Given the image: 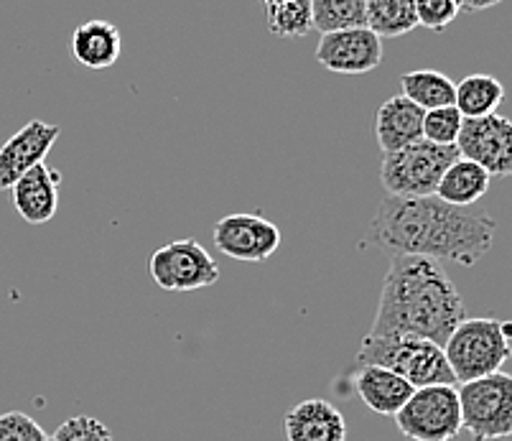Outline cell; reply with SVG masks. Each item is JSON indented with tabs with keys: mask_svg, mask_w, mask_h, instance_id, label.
Listing matches in <instances>:
<instances>
[{
	"mask_svg": "<svg viewBox=\"0 0 512 441\" xmlns=\"http://www.w3.org/2000/svg\"><path fill=\"white\" fill-rule=\"evenodd\" d=\"M497 222L487 210L456 207L431 197H385L367 227V245L395 255H421L472 268L495 243Z\"/></svg>",
	"mask_w": 512,
	"mask_h": 441,
	"instance_id": "1",
	"label": "cell"
},
{
	"mask_svg": "<svg viewBox=\"0 0 512 441\" xmlns=\"http://www.w3.org/2000/svg\"><path fill=\"white\" fill-rule=\"evenodd\" d=\"M464 317L462 296L439 261L421 255H395L385 273L370 334L421 337L444 347Z\"/></svg>",
	"mask_w": 512,
	"mask_h": 441,
	"instance_id": "2",
	"label": "cell"
},
{
	"mask_svg": "<svg viewBox=\"0 0 512 441\" xmlns=\"http://www.w3.org/2000/svg\"><path fill=\"white\" fill-rule=\"evenodd\" d=\"M365 365L390 370L406 383H411L413 388L456 383L444 350L434 342L421 340V337H375V334H367L360 350H357L352 370L365 368Z\"/></svg>",
	"mask_w": 512,
	"mask_h": 441,
	"instance_id": "3",
	"label": "cell"
},
{
	"mask_svg": "<svg viewBox=\"0 0 512 441\" xmlns=\"http://www.w3.org/2000/svg\"><path fill=\"white\" fill-rule=\"evenodd\" d=\"M510 322L492 317H464L444 342V357L456 383L484 378L510 360Z\"/></svg>",
	"mask_w": 512,
	"mask_h": 441,
	"instance_id": "4",
	"label": "cell"
},
{
	"mask_svg": "<svg viewBox=\"0 0 512 441\" xmlns=\"http://www.w3.org/2000/svg\"><path fill=\"white\" fill-rule=\"evenodd\" d=\"M456 159V146H436L421 138L400 151L385 153L380 181L390 197H431L436 194L444 171Z\"/></svg>",
	"mask_w": 512,
	"mask_h": 441,
	"instance_id": "5",
	"label": "cell"
},
{
	"mask_svg": "<svg viewBox=\"0 0 512 441\" xmlns=\"http://www.w3.org/2000/svg\"><path fill=\"white\" fill-rule=\"evenodd\" d=\"M462 429L472 441H497L512 436V378L502 370L474 378L456 388Z\"/></svg>",
	"mask_w": 512,
	"mask_h": 441,
	"instance_id": "6",
	"label": "cell"
},
{
	"mask_svg": "<svg viewBox=\"0 0 512 441\" xmlns=\"http://www.w3.org/2000/svg\"><path fill=\"white\" fill-rule=\"evenodd\" d=\"M408 441H454L462 434L456 385H423L393 416Z\"/></svg>",
	"mask_w": 512,
	"mask_h": 441,
	"instance_id": "7",
	"label": "cell"
},
{
	"mask_svg": "<svg viewBox=\"0 0 512 441\" xmlns=\"http://www.w3.org/2000/svg\"><path fill=\"white\" fill-rule=\"evenodd\" d=\"M148 271L158 289L184 294V291L209 289L220 281V266L204 245L181 238L158 248L148 261Z\"/></svg>",
	"mask_w": 512,
	"mask_h": 441,
	"instance_id": "8",
	"label": "cell"
},
{
	"mask_svg": "<svg viewBox=\"0 0 512 441\" xmlns=\"http://www.w3.org/2000/svg\"><path fill=\"white\" fill-rule=\"evenodd\" d=\"M454 146L462 159L482 166L490 176L505 179L512 174V123L505 115L464 118Z\"/></svg>",
	"mask_w": 512,
	"mask_h": 441,
	"instance_id": "9",
	"label": "cell"
},
{
	"mask_svg": "<svg viewBox=\"0 0 512 441\" xmlns=\"http://www.w3.org/2000/svg\"><path fill=\"white\" fill-rule=\"evenodd\" d=\"M212 240L217 250L232 261L263 263L281 248V230L265 217L237 212L214 222Z\"/></svg>",
	"mask_w": 512,
	"mask_h": 441,
	"instance_id": "10",
	"label": "cell"
},
{
	"mask_svg": "<svg viewBox=\"0 0 512 441\" xmlns=\"http://www.w3.org/2000/svg\"><path fill=\"white\" fill-rule=\"evenodd\" d=\"M316 62L334 74H370L383 62V39L367 26L321 34Z\"/></svg>",
	"mask_w": 512,
	"mask_h": 441,
	"instance_id": "11",
	"label": "cell"
},
{
	"mask_svg": "<svg viewBox=\"0 0 512 441\" xmlns=\"http://www.w3.org/2000/svg\"><path fill=\"white\" fill-rule=\"evenodd\" d=\"M62 128L44 120H31L0 146V192H6L34 166L44 164Z\"/></svg>",
	"mask_w": 512,
	"mask_h": 441,
	"instance_id": "12",
	"label": "cell"
},
{
	"mask_svg": "<svg viewBox=\"0 0 512 441\" xmlns=\"http://www.w3.org/2000/svg\"><path fill=\"white\" fill-rule=\"evenodd\" d=\"M59 184H62V176L57 169L46 166V161L26 171L13 184V207L23 217V222L46 225L54 220L59 210Z\"/></svg>",
	"mask_w": 512,
	"mask_h": 441,
	"instance_id": "13",
	"label": "cell"
},
{
	"mask_svg": "<svg viewBox=\"0 0 512 441\" xmlns=\"http://www.w3.org/2000/svg\"><path fill=\"white\" fill-rule=\"evenodd\" d=\"M286 441H347V421L334 403L324 398L301 401L283 421Z\"/></svg>",
	"mask_w": 512,
	"mask_h": 441,
	"instance_id": "14",
	"label": "cell"
},
{
	"mask_svg": "<svg viewBox=\"0 0 512 441\" xmlns=\"http://www.w3.org/2000/svg\"><path fill=\"white\" fill-rule=\"evenodd\" d=\"M375 136L377 146L383 148V153L400 151V148L421 141L423 110L403 95L390 97V100L383 102V108L377 110Z\"/></svg>",
	"mask_w": 512,
	"mask_h": 441,
	"instance_id": "15",
	"label": "cell"
},
{
	"mask_svg": "<svg viewBox=\"0 0 512 441\" xmlns=\"http://www.w3.org/2000/svg\"><path fill=\"white\" fill-rule=\"evenodd\" d=\"M352 385H355L362 403L380 416H395L403 408V403L411 398V393L416 391L411 383H406L390 370L375 368V365L352 370Z\"/></svg>",
	"mask_w": 512,
	"mask_h": 441,
	"instance_id": "16",
	"label": "cell"
},
{
	"mask_svg": "<svg viewBox=\"0 0 512 441\" xmlns=\"http://www.w3.org/2000/svg\"><path fill=\"white\" fill-rule=\"evenodd\" d=\"M72 54L82 67L95 69V72L113 67L123 54V34L115 23L102 21V18L87 21L74 29Z\"/></svg>",
	"mask_w": 512,
	"mask_h": 441,
	"instance_id": "17",
	"label": "cell"
},
{
	"mask_svg": "<svg viewBox=\"0 0 512 441\" xmlns=\"http://www.w3.org/2000/svg\"><path fill=\"white\" fill-rule=\"evenodd\" d=\"M490 184L492 176L482 166L459 156L441 176L439 187H436V197L441 202L456 204V207H472V204H477L484 194L490 192Z\"/></svg>",
	"mask_w": 512,
	"mask_h": 441,
	"instance_id": "18",
	"label": "cell"
},
{
	"mask_svg": "<svg viewBox=\"0 0 512 441\" xmlns=\"http://www.w3.org/2000/svg\"><path fill=\"white\" fill-rule=\"evenodd\" d=\"M505 100V87L492 74H469L454 87V108L462 118H482L497 113Z\"/></svg>",
	"mask_w": 512,
	"mask_h": 441,
	"instance_id": "19",
	"label": "cell"
},
{
	"mask_svg": "<svg viewBox=\"0 0 512 441\" xmlns=\"http://www.w3.org/2000/svg\"><path fill=\"white\" fill-rule=\"evenodd\" d=\"M365 26L380 39H398L418 29L413 0H365Z\"/></svg>",
	"mask_w": 512,
	"mask_h": 441,
	"instance_id": "20",
	"label": "cell"
},
{
	"mask_svg": "<svg viewBox=\"0 0 512 441\" xmlns=\"http://www.w3.org/2000/svg\"><path fill=\"white\" fill-rule=\"evenodd\" d=\"M454 87V82L436 69H413L400 77V95L408 97L423 113L454 105Z\"/></svg>",
	"mask_w": 512,
	"mask_h": 441,
	"instance_id": "21",
	"label": "cell"
},
{
	"mask_svg": "<svg viewBox=\"0 0 512 441\" xmlns=\"http://www.w3.org/2000/svg\"><path fill=\"white\" fill-rule=\"evenodd\" d=\"M311 21L319 34L365 26V0H309Z\"/></svg>",
	"mask_w": 512,
	"mask_h": 441,
	"instance_id": "22",
	"label": "cell"
},
{
	"mask_svg": "<svg viewBox=\"0 0 512 441\" xmlns=\"http://www.w3.org/2000/svg\"><path fill=\"white\" fill-rule=\"evenodd\" d=\"M265 16L276 39H304L314 29L309 0H283L276 6H265Z\"/></svg>",
	"mask_w": 512,
	"mask_h": 441,
	"instance_id": "23",
	"label": "cell"
},
{
	"mask_svg": "<svg viewBox=\"0 0 512 441\" xmlns=\"http://www.w3.org/2000/svg\"><path fill=\"white\" fill-rule=\"evenodd\" d=\"M462 123V113L454 105L426 110L423 113V138L436 143V146H454L456 136L462 131Z\"/></svg>",
	"mask_w": 512,
	"mask_h": 441,
	"instance_id": "24",
	"label": "cell"
},
{
	"mask_svg": "<svg viewBox=\"0 0 512 441\" xmlns=\"http://www.w3.org/2000/svg\"><path fill=\"white\" fill-rule=\"evenodd\" d=\"M413 6H416L418 26L434 31V34L449 29L462 11L456 0H413Z\"/></svg>",
	"mask_w": 512,
	"mask_h": 441,
	"instance_id": "25",
	"label": "cell"
},
{
	"mask_svg": "<svg viewBox=\"0 0 512 441\" xmlns=\"http://www.w3.org/2000/svg\"><path fill=\"white\" fill-rule=\"evenodd\" d=\"M0 441H49V434L29 413L8 411L0 413Z\"/></svg>",
	"mask_w": 512,
	"mask_h": 441,
	"instance_id": "26",
	"label": "cell"
},
{
	"mask_svg": "<svg viewBox=\"0 0 512 441\" xmlns=\"http://www.w3.org/2000/svg\"><path fill=\"white\" fill-rule=\"evenodd\" d=\"M49 441H113V434L102 421L92 419V416H74L57 426Z\"/></svg>",
	"mask_w": 512,
	"mask_h": 441,
	"instance_id": "27",
	"label": "cell"
},
{
	"mask_svg": "<svg viewBox=\"0 0 512 441\" xmlns=\"http://www.w3.org/2000/svg\"><path fill=\"white\" fill-rule=\"evenodd\" d=\"M456 3H459V8H462V11L479 13V11H487V8L500 6L502 0H456Z\"/></svg>",
	"mask_w": 512,
	"mask_h": 441,
	"instance_id": "28",
	"label": "cell"
},
{
	"mask_svg": "<svg viewBox=\"0 0 512 441\" xmlns=\"http://www.w3.org/2000/svg\"><path fill=\"white\" fill-rule=\"evenodd\" d=\"M265 6H276V3H283V0H263Z\"/></svg>",
	"mask_w": 512,
	"mask_h": 441,
	"instance_id": "29",
	"label": "cell"
}]
</instances>
